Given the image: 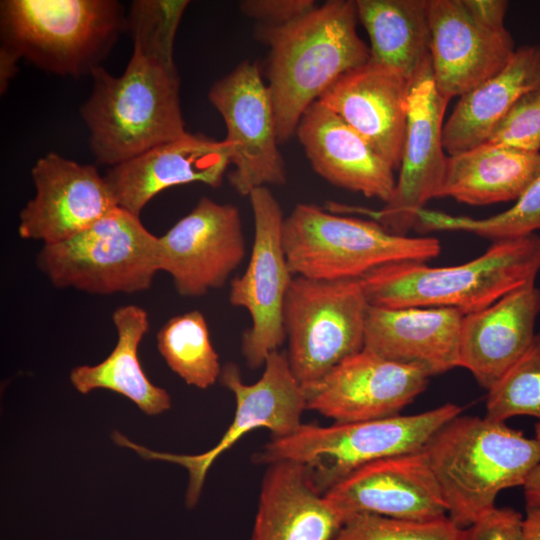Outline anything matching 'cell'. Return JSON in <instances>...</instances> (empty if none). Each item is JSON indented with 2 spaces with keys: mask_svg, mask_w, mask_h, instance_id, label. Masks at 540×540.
Instances as JSON below:
<instances>
[{
  "mask_svg": "<svg viewBox=\"0 0 540 540\" xmlns=\"http://www.w3.org/2000/svg\"><path fill=\"white\" fill-rule=\"evenodd\" d=\"M357 19L355 1L329 0L285 25L258 27L257 36L269 47L268 88L279 144L296 134L308 107L341 76L369 61Z\"/></svg>",
  "mask_w": 540,
  "mask_h": 540,
  "instance_id": "1",
  "label": "cell"
},
{
  "mask_svg": "<svg viewBox=\"0 0 540 540\" xmlns=\"http://www.w3.org/2000/svg\"><path fill=\"white\" fill-rule=\"evenodd\" d=\"M80 114L98 163L113 167L187 131L180 104L176 66H165L133 49L119 76L103 66Z\"/></svg>",
  "mask_w": 540,
  "mask_h": 540,
  "instance_id": "2",
  "label": "cell"
},
{
  "mask_svg": "<svg viewBox=\"0 0 540 540\" xmlns=\"http://www.w3.org/2000/svg\"><path fill=\"white\" fill-rule=\"evenodd\" d=\"M423 450L447 516L461 529L495 508L502 490L523 487L540 462V441L486 417H455Z\"/></svg>",
  "mask_w": 540,
  "mask_h": 540,
  "instance_id": "3",
  "label": "cell"
},
{
  "mask_svg": "<svg viewBox=\"0 0 540 540\" xmlns=\"http://www.w3.org/2000/svg\"><path fill=\"white\" fill-rule=\"evenodd\" d=\"M540 271V235L493 241L467 263L433 267L404 261L376 268L360 281L370 305L444 307L469 314L509 292L535 283Z\"/></svg>",
  "mask_w": 540,
  "mask_h": 540,
  "instance_id": "4",
  "label": "cell"
},
{
  "mask_svg": "<svg viewBox=\"0 0 540 540\" xmlns=\"http://www.w3.org/2000/svg\"><path fill=\"white\" fill-rule=\"evenodd\" d=\"M126 15L116 0H4L1 46L39 69L74 78L101 67Z\"/></svg>",
  "mask_w": 540,
  "mask_h": 540,
  "instance_id": "5",
  "label": "cell"
},
{
  "mask_svg": "<svg viewBox=\"0 0 540 540\" xmlns=\"http://www.w3.org/2000/svg\"><path fill=\"white\" fill-rule=\"evenodd\" d=\"M461 412L462 407L446 403L412 415L335 422L329 426L302 423L286 436L273 437L253 455V461L265 465L281 461L301 464L324 494L368 463L423 449Z\"/></svg>",
  "mask_w": 540,
  "mask_h": 540,
  "instance_id": "6",
  "label": "cell"
},
{
  "mask_svg": "<svg viewBox=\"0 0 540 540\" xmlns=\"http://www.w3.org/2000/svg\"><path fill=\"white\" fill-rule=\"evenodd\" d=\"M283 247L293 276L361 279L381 266L426 262L441 252L432 237L399 236L375 221L345 217L299 203L283 222Z\"/></svg>",
  "mask_w": 540,
  "mask_h": 540,
  "instance_id": "7",
  "label": "cell"
},
{
  "mask_svg": "<svg viewBox=\"0 0 540 540\" xmlns=\"http://www.w3.org/2000/svg\"><path fill=\"white\" fill-rule=\"evenodd\" d=\"M37 266L58 288L91 294H133L150 288L159 270V237L117 207L60 243L44 245Z\"/></svg>",
  "mask_w": 540,
  "mask_h": 540,
  "instance_id": "8",
  "label": "cell"
},
{
  "mask_svg": "<svg viewBox=\"0 0 540 540\" xmlns=\"http://www.w3.org/2000/svg\"><path fill=\"white\" fill-rule=\"evenodd\" d=\"M369 307L360 279L293 277L283 321L288 361L301 385L317 381L364 348Z\"/></svg>",
  "mask_w": 540,
  "mask_h": 540,
  "instance_id": "9",
  "label": "cell"
},
{
  "mask_svg": "<svg viewBox=\"0 0 540 540\" xmlns=\"http://www.w3.org/2000/svg\"><path fill=\"white\" fill-rule=\"evenodd\" d=\"M221 384L235 397L236 410L233 420L219 442L208 451L197 455H179L156 452L131 442L119 431L112 438L116 444L135 450L149 460H163L184 467L189 474L186 504L193 507L199 499L209 468L225 451L242 436L256 428L269 429L273 437L292 433L301 424L306 410L303 386L293 374L287 353L274 351L264 363L262 376L253 384L243 382L239 367L227 363L219 378Z\"/></svg>",
  "mask_w": 540,
  "mask_h": 540,
  "instance_id": "10",
  "label": "cell"
},
{
  "mask_svg": "<svg viewBox=\"0 0 540 540\" xmlns=\"http://www.w3.org/2000/svg\"><path fill=\"white\" fill-rule=\"evenodd\" d=\"M254 218V241L246 270L230 281L229 302L245 308L251 326L242 334L241 350L252 369L285 341L284 304L293 274L283 247L284 216L268 187L248 196Z\"/></svg>",
  "mask_w": 540,
  "mask_h": 540,
  "instance_id": "11",
  "label": "cell"
},
{
  "mask_svg": "<svg viewBox=\"0 0 540 540\" xmlns=\"http://www.w3.org/2000/svg\"><path fill=\"white\" fill-rule=\"evenodd\" d=\"M449 100L434 83L431 58L412 80L400 174L391 197L380 210L332 203L335 212H359L388 232L408 236L417 212L436 194L444 177L447 157L442 142L443 119Z\"/></svg>",
  "mask_w": 540,
  "mask_h": 540,
  "instance_id": "12",
  "label": "cell"
},
{
  "mask_svg": "<svg viewBox=\"0 0 540 540\" xmlns=\"http://www.w3.org/2000/svg\"><path fill=\"white\" fill-rule=\"evenodd\" d=\"M232 144L230 185L242 196L259 187L281 186L287 170L279 151L272 97L256 63L242 61L210 88Z\"/></svg>",
  "mask_w": 540,
  "mask_h": 540,
  "instance_id": "13",
  "label": "cell"
},
{
  "mask_svg": "<svg viewBox=\"0 0 540 540\" xmlns=\"http://www.w3.org/2000/svg\"><path fill=\"white\" fill-rule=\"evenodd\" d=\"M245 253L238 207L202 197L159 237V270L171 276L180 295L198 297L223 287Z\"/></svg>",
  "mask_w": 540,
  "mask_h": 540,
  "instance_id": "14",
  "label": "cell"
},
{
  "mask_svg": "<svg viewBox=\"0 0 540 540\" xmlns=\"http://www.w3.org/2000/svg\"><path fill=\"white\" fill-rule=\"evenodd\" d=\"M428 379L418 368L363 348L302 386L306 409L335 422H359L399 415L425 390Z\"/></svg>",
  "mask_w": 540,
  "mask_h": 540,
  "instance_id": "15",
  "label": "cell"
},
{
  "mask_svg": "<svg viewBox=\"0 0 540 540\" xmlns=\"http://www.w3.org/2000/svg\"><path fill=\"white\" fill-rule=\"evenodd\" d=\"M35 195L19 214L23 239L51 245L84 231L118 207L105 177L94 165L50 152L31 170Z\"/></svg>",
  "mask_w": 540,
  "mask_h": 540,
  "instance_id": "16",
  "label": "cell"
},
{
  "mask_svg": "<svg viewBox=\"0 0 540 540\" xmlns=\"http://www.w3.org/2000/svg\"><path fill=\"white\" fill-rule=\"evenodd\" d=\"M324 496L346 518L358 513L413 521L447 516L441 489L423 449L368 463Z\"/></svg>",
  "mask_w": 540,
  "mask_h": 540,
  "instance_id": "17",
  "label": "cell"
},
{
  "mask_svg": "<svg viewBox=\"0 0 540 540\" xmlns=\"http://www.w3.org/2000/svg\"><path fill=\"white\" fill-rule=\"evenodd\" d=\"M232 155L226 139L186 132L110 167L104 177L118 206L140 216L153 197L173 186L200 182L219 187Z\"/></svg>",
  "mask_w": 540,
  "mask_h": 540,
  "instance_id": "18",
  "label": "cell"
},
{
  "mask_svg": "<svg viewBox=\"0 0 540 540\" xmlns=\"http://www.w3.org/2000/svg\"><path fill=\"white\" fill-rule=\"evenodd\" d=\"M429 22L435 87L449 101L499 72L516 50L507 29L482 26L463 0H429Z\"/></svg>",
  "mask_w": 540,
  "mask_h": 540,
  "instance_id": "19",
  "label": "cell"
},
{
  "mask_svg": "<svg viewBox=\"0 0 540 540\" xmlns=\"http://www.w3.org/2000/svg\"><path fill=\"white\" fill-rule=\"evenodd\" d=\"M412 80L368 61L341 76L320 98L394 170L400 167Z\"/></svg>",
  "mask_w": 540,
  "mask_h": 540,
  "instance_id": "20",
  "label": "cell"
},
{
  "mask_svg": "<svg viewBox=\"0 0 540 540\" xmlns=\"http://www.w3.org/2000/svg\"><path fill=\"white\" fill-rule=\"evenodd\" d=\"M464 314L444 307L388 308L370 305L364 349L413 366L428 377L459 367Z\"/></svg>",
  "mask_w": 540,
  "mask_h": 540,
  "instance_id": "21",
  "label": "cell"
},
{
  "mask_svg": "<svg viewBox=\"0 0 540 540\" xmlns=\"http://www.w3.org/2000/svg\"><path fill=\"white\" fill-rule=\"evenodd\" d=\"M296 135L314 171L332 185L384 203L391 197L394 169L320 101L305 111Z\"/></svg>",
  "mask_w": 540,
  "mask_h": 540,
  "instance_id": "22",
  "label": "cell"
},
{
  "mask_svg": "<svg viewBox=\"0 0 540 540\" xmlns=\"http://www.w3.org/2000/svg\"><path fill=\"white\" fill-rule=\"evenodd\" d=\"M540 313L535 283L515 289L481 310L465 314L459 345V367L489 390L531 344Z\"/></svg>",
  "mask_w": 540,
  "mask_h": 540,
  "instance_id": "23",
  "label": "cell"
},
{
  "mask_svg": "<svg viewBox=\"0 0 540 540\" xmlns=\"http://www.w3.org/2000/svg\"><path fill=\"white\" fill-rule=\"evenodd\" d=\"M346 519L303 465L276 462L262 480L251 540H330Z\"/></svg>",
  "mask_w": 540,
  "mask_h": 540,
  "instance_id": "24",
  "label": "cell"
},
{
  "mask_svg": "<svg viewBox=\"0 0 540 540\" xmlns=\"http://www.w3.org/2000/svg\"><path fill=\"white\" fill-rule=\"evenodd\" d=\"M540 86V44L517 48L507 64L460 97L443 126L448 155L485 143L493 129L527 92Z\"/></svg>",
  "mask_w": 540,
  "mask_h": 540,
  "instance_id": "25",
  "label": "cell"
},
{
  "mask_svg": "<svg viewBox=\"0 0 540 540\" xmlns=\"http://www.w3.org/2000/svg\"><path fill=\"white\" fill-rule=\"evenodd\" d=\"M540 175V152L483 143L448 155L436 198L473 206L517 200Z\"/></svg>",
  "mask_w": 540,
  "mask_h": 540,
  "instance_id": "26",
  "label": "cell"
},
{
  "mask_svg": "<svg viewBox=\"0 0 540 540\" xmlns=\"http://www.w3.org/2000/svg\"><path fill=\"white\" fill-rule=\"evenodd\" d=\"M112 321L118 335L113 351L97 365L75 367L71 383L82 394L99 388L119 393L147 415L168 410L170 395L148 379L138 358L139 344L149 330L148 313L137 305H125L114 310Z\"/></svg>",
  "mask_w": 540,
  "mask_h": 540,
  "instance_id": "27",
  "label": "cell"
},
{
  "mask_svg": "<svg viewBox=\"0 0 540 540\" xmlns=\"http://www.w3.org/2000/svg\"><path fill=\"white\" fill-rule=\"evenodd\" d=\"M370 39L369 61L413 80L430 59L429 0H356Z\"/></svg>",
  "mask_w": 540,
  "mask_h": 540,
  "instance_id": "28",
  "label": "cell"
},
{
  "mask_svg": "<svg viewBox=\"0 0 540 540\" xmlns=\"http://www.w3.org/2000/svg\"><path fill=\"white\" fill-rule=\"evenodd\" d=\"M157 347L169 368L188 385L207 389L220 378L219 356L198 310L169 319L157 334Z\"/></svg>",
  "mask_w": 540,
  "mask_h": 540,
  "instance_id": "29",
  "label": "cell"
},
{
  "mask_svg": "<svg viewBox=\"0 0 540 540\" xmlns=\"http://www.w3.org/2000/svg\"><path fill=\"white\" fill-rule=\"evenodd\" d=\"M414 228L420 232L462 231L492 241L533 234L540 229V175L511 208L499 214L474 219L422 208L417 212Z\"/></svg>",
  "mask_w": 540,
  "mask_h": 540,
  "instance_id": "30",
  "label": "cell"
},
{
  "mask_svg": "<svg viewBox=\"0 0 540 540\" xmlns=\"http://www.w3.org/2000/svg\"><path fill=\"white\" fill-rule=\"evenodd\" d=\"M522 415L536 417L540 421V333L488 390L486 418L505 422Z\"/></svg>",
  "mask_w": 540,
  "mask_h": 540,
  "instance_id": "31",
  "label": "cell"
},
{
  "mask_svg": "<svg viewBox=\"0 0 540 540\" xmlns=\"http://www.w3.org/2000/svg\"><path fill=\"white\" fill-rule=\"evenodd\" d=\"M186 0H134L126 15L133 49L165 66H176L173 49Z\"/></svg>",
  "mask_w": 540,
  "mask_h": 540,
  "instance_id": "32",
  "label": "cell"
},
{
  "mask_svg": "<svg viewBox=\"0 0 540 540\" xmlns=\"http://www.w3.org/2000/svg\"><path fill=\"white\" fill-rule=\"evenodd\" d=\"M462 531L448 516L413 521L358 513L348 517L330 540H461Z\"/></svg>",
  "mask_w": 540,
  "mask_h": 540,
  "instance_id": "33",
  "label": "cell"
},
{
  "mask_svg": "<svg viewBox=\"0 0 540 540\" xmlns=\"http://www.w3.org/2000/svg\"><path fill=\"white\" fill-rule=\"evenodd\" d=\"M486 143L540 152V86L515 103L493 129Z\"/></svg>",
  "mask_w": 540,
  "mask_h": 540,
  "instance_id": "34",
  "label": "cell"
},
{
  "mask_svg": "<svg viewBox=\"0 0 540 540\" xmlns=\"http://www.w3.org/2000/svg\"><path fill=\"white\" fill-rule=\"evenodd\" d=\"M523 516L512 508H493L462 531L461 540H524Z\"/></svg>",
  "mask_w": 540,
  "mask_h": 540,
  "instance_id": "35",
  "label": "cell"
},
{
  "mask_svg": "<svg viewBox=\"0 0 540 540\" xmlns=\"http://www.w3.org/2000/svg\"><path fill=\"white\" fill-rule=\"evenodd\" d=\"M313 0H245L239 3L241 12L265 26H281L310 12Z\"/></svg>",
  "mask_w": 540,
  "mask_h": 540,
  "instance_id": "36",
  "label": "cell"
},
{
  "mask_svg": "<svg viewBox=\"0 0 540 540\" xmlns=\"http://www.w3.org/2000/svg\"><path fill=\"white\" fill-rule=\"evenodd\" d=\"M471 16L493 31L506 30L504 19L508 8L505 0H463Z\"/></svg>",
  "mask_w": 540,
  "mask_h": 540,
  "instance_id": "37",
  "label": "cell"
},
{
  "mask_svg": "<svg viewBox=\"0 0 540 540\" xmlns=\"http://www.w3.org/2000/svg\"><path fill=\"white\" fill-rule=\"evenodd\" d=\"M20 58L10 49L1 46L0 48V92L3 94L10 80L17 72V62Z\"/></svg>",
  "mask_w": 540,
  "mask_h": 540,
  "instance_id": "38",
  "label": "cell"
},
{
  "mask_svg": "<svg viewBox=\"0 0 540 540\" xmlns=\"http://www.w3.org/2000/svg\"><path fill=\"white\" fill-rule=\"evenodd\" d=\"M523 489L526 509H540V462L530 472Z\"/></svg>",
  "mask_w": 540,
  "mask_h": 540,
  "instance_id": "39",
  "label": "cell"
},
{
  "mask_svg": "<svg viewBox=\"0 0 540 540\" xmlns=\"http://www.w3.org/2000/svg\"><path fill=\"white\" fill-rule=\"evenodd\" d=\"M524 540H540V509H527L523 520Z\"/></svg>",
  "mask_w": 540,
  "mask_h": 540,
  "instance_id": "40",
  "label": "cell"
},
{
  "mask_svg": "<svg viewBox=\"0 0 540 540\" xmlns=\"http://www.w3.org/2000/svg\"><path fill=\"white\" fill-rule=\"evenodd\" d=\"M535 438L540 441V421L537 423L535 427Z\"/></svg>",
  "mask_w": 540,
  "mask_h": 540,
  "instance_id": "41",
  "label": "cell"
}]
</instances>
